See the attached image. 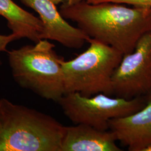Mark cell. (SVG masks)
Returning a JSON list of instances; mask_svg holds the SVG:
<instances>
[{"instance_id": "8fae6325", "label": "cell", "mask_w": 151, "mask_h": 151, "mask_svg": "<svg viewBox=\"0 0 151 151\" xmlns=\"http://www.w3.org/2000/svg\"><path fill=\"white\" fill-rule=\"evenodd\" d=\"M88 3L95 4L100 2H115L123 5H130L133 6L151 7V0H86Z\"/></svg>"}, {"instance_id": "9c48e42d", "label": "cell", "mask_w": 151, "mask_h": 151, "mask_svg": "<svg viewBox=\"0 0 151 151\" xmlns=\"http://www.w3.org/2000/svg\"><path fill=\"white\" fill-rule=\"evenodd\" d=\"M65 126L61 151H122L110 130L103 131L85 124Z\"/></svg>"}, {"instance_id": "30bf717a", "label": "cell", "mask_w": 151, "mask_h": 151, "mask_svg": "<svg viewBox=\"0 0 151 151\" xmlns=\"http://www.w3.org/2000/svg\"><path fill=\"white\" fill-rule=\"evenodd\" d=\"M0 15L18 39L27 38L37 43L43 39L44 26L39 17L24 10L12 0H0Z\"/></svg>"}, {"instance_id": "6da1fadb", "label": "cell", "mask_w": 151, "mask_h": 151, "mask_svg": "<svg viewBox=\"0 0 151 151\" xmlns=\"http://www.w3.org/2000/svg\"><path fill=\"white\" fill-rule=\"evenodd\" d=\"M60 11L90 38L113 47L123 55L132 52L140 38L151 31V7H129L118 3L91 4L85 0L62 4Z\"/></svg>"}, {"instance_id": "7a4b0ae2", "label": "cell", "mask_w": 151, "mask_h": 151, "mask_svg": "<svg viewBox=\"0 0 151 151\" xmlns=\"http://www.w3.org/2000/svg\"><path fill=\"white\" fill-rule=\"evenodd\" d=\"M65 128L48 114L0 99V151H61Z\"/></svg>"}, {"instance_id": "8992f818", "label": "cell", "mask_w": 151, "mask_h": 151, "mask_svg": "<svg viewBox=\"0 0 151 151\" xmlns=\"http://www.w3.org/2000/svg\"><path fill=\"white\" fill-rule=\"evenodd\" d=\"M112 87L113 95L127 100L151 91V31L140 38L132 52L123 55L114 72Z\"/></svg>"}, {"instance_id": "277c9868", "label": "cell", "mask_w": 151, "mask_h": 151, "mask_svg": "<svg viewBox=\"0 0 151 151\" xmlns=\"http://www.w3.org/2000/svg\"><path fill=\"white\" fill-rule=\"evenodd\" d=\"M87 43L88 48L75 58L61 60L65 93L78 92L92 96L102 93L113 96V75L123 54L93 39Z\"/></svg>"}, {"instance_id": "7c38bea8", "label": "cell", "mask_w": 151, "mask_h": 151, "mask_svg": "<svg viewBox=\"0 0 151 151\" xmlns=\"http://www.w3.org/2000/svg\"><path fill=\"white\" fill-rule=\"evenodd\" d=\"M18 40L16 35L11 33L9 35H1L0 34V53L7 51V47L9 44ZM2 65V60L0 58V66Z\"/></svg>"}, {"instance_id": "4fadbf2b", "label": "cell", "mask_w": 151, "mask_h": 151, "mask_svg": "<svg viewBox=\"0 0 151 151\" xmlns=\"http://www.w3.org/2000/svg\"><path fill=\"white\" fill-rule=\"evenodd\" d=\"M82 1H85V0H56V2L57 3V4H67V5H70V4H75L77 2H81Z\"/></svg>"}, {"instance_id": "ba28073f", "label": "cell", "mask_w": 151, "mask_h": 151, "mask_svg": "<svg viewBox=\"0 0 151 151\" xmlns=\"http://www.w3.org/2000/svg\"><path fill=\"white\" fill-rule=\"evenodd\" d=\"M145 106L135 113L111 119L109 128L130 151H144L151 146V91L144 95Z\"/></svg>"}, {"instance_id": "5b68a950", "label": "cell", "mask_w": 151, "mask_h": 151, "mask_svg": "<svg viewBox=\"0 0 151 151\" xmlns=\"http://www.w3.org/2000/svg\"><path fill=\"white\" fill-rule=\"evenodd\" d=\"M63 113L74 124H85L97 129L109 130L111 119L135 113L146 104L145 96L130 100L98 93L85 96L78 92L65 93L58 101Z\"/></svg>"}, {"instance_id": "52a82bcc", "label": "cell", "mask_w": 151, "mask_h": 151, "mask_svg": "<svg viewBox=\"0 0 151 151\" xmlns=\"http://www.w3.org/2000/svg\"><path fill=\"white\" fill-rule=\"evenodd\" d=\"M39 15L43 22V39L56 41L67 48L80 49L90 38L79 27L65 20L56 5V0H20Z\"/></svg>"}, {"instance_id": "5bb4252c", "label": "cell", "mask_w": 151, "mask_h": 151, "mask_svg": "<svg viewBox=\"0 0 151 151\" xmlns=\"http://www.w3.org/2000/svg\"><path fill=\"white\" fill-rule=\"evenodd\" d=\"M144 151H151V146H149L148 147L146 148V149Z\"/></svg>"}, {"instance_id": "3957f363", "label": "cell", "mask_w": 151, "mask_h": 151, "mask_svg": "<svg viewBox=\"0 0 151 151\" xmlns=\"http://www.w3.org/2000/svg\"><path fill=\"white\" fill-rule=\"evenodd\" d=\"M47 39L7 52L12 77L20 86L56 103L65 95L61 60Z\"/></svg>"}]
</instances>
